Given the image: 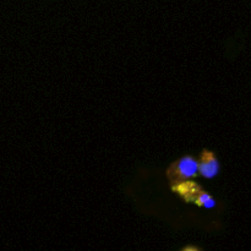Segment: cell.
Here are the masks:
<instances>
[{
	"instance_id": "obj_1",
	"label": "cell",
	"mask_w": 251,
	"mask_h": 251,
	"mask_svg": "<svg viewBox=\"0 0 251 251\" xmlns=\"http://www.w3.org/2000/svg\"><path fill=\"white\" fill-rule=\"evenodd\" d=\"M198 159L191 156H184L169 166L167 169V178L169 179L172 185H176L183 181L190 180L191 178L198 176Z\"/></svg>"
},
{
	"instance_id": "obj_2",
	"label": "cell",
	"mask_w": 251,
	"mask_h": 251,
	"mask_svg": "<svg viewBox=\"0 0 251 251\" xmlns=\"http://www.w3.org/2000/svg\"><path fill=\"white\" fill-rule=\"evenodd\" d=\"M198 166L199 173L205 179H213L220 173L221 166L217 157L215 156L213 152L207 151V150H203L201 152L200 159L198 161Z\"/></svg>"
},
{
	"instance_id": "obj_3",
	"label": "cell",
	"mask_w": 251,
	"mask_h": 251,
	"mask_svg": "<svg viewBox=\"0 0 251 251\" xmlns=\"http://www.w3.org/2000/svg\"><path fill=\"white\" fill-rule=\"evenodd\" d=\"M173 190L176 191L184 201L194 203L199 200L201 194L205 191L199 184L193 183V181L190 180H186L180 184H176V185H173Z\"/></svg>"
},
{
	"instance_id": "obj_4",
	"label": "cell",
	"mask_w": 251,
	"mask_h": 251,
	"mask_svg": "<svg viewBox=\"0 0 251 251\" xmlns=\"http://www.w3.org/2000/svg\"><path fill=\"white\" fill-rule=\"evenodd\" d=\"M181 251H202V250H201L200 248H198V247H191V245H190V247L184 248V249L181 250Z\"/></svg>"
}]
</instances>
